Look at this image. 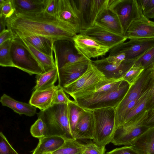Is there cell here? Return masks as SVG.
<instances>
[{"instance_id":"cell-1","label":"cell","mask_w":154,"mask_h":154,"mask_svg":"<svg viewBox=\"0 0 154 154\" xmlns=\"http://www.w3.org/2000/svg\"><path fill=\"white\" fill-rule=\"evenodd\" d=\"M7 29L14 36L24 37L38 35L59 40H73L77 33L68 23L49 15L44 10L24 13L15 12L5 18ZM73 41V40H72Z\"/></svg>"},{"instance_id":"cell-2","label":"cell","mask_w":154,"mask_h":154,"mask_svg":"<svg viewBox=\"0 0 154 154\" xmlns=\"http://www.w3.org/2000/svg\"><path fill=\"white\" fill-rule=\"evenodd\" d=\"M38 118L45 122L47 136H57L64 139L73 138L68 115L67 104H54L38 113Z\"/></svg>"},{"instance_id":"cell-3","label":"cell","mask_w":154,"mask_h":154,"mask_svg":"<svg viewBox=\"0 0 154 154\" xmlns=\"http://www.w3.org/2000/svg\"><path fill=\"white\" fill-rule=\"evenodd\" d=\"M94 122L93 141L101 146L111 142L116 131V111L112 107L91 110Z\"/></svg>"},{"instance_id":"cell-4","label":"cell","mask_w":154,"mask_h":154,"mask_svg":"<svg viewBox=\"0 0 154 154\" xmlns=\"http://www.w3.org/2000/svg\"><path fill=\"white\" fill-rule=\"evenodd\" d=\"M149 111L146 110L116 130L111 143L115 146H132L149 128L144 123Z\"/></svg>"},{"instance_id":"cell-5","label":"cell","mask_w":154,"mask_h":154,"mask_svg":"<svg viewBox=\"0 0 154 154\" xmlns=\"http://www.w3.org/2000/svg\"><path fill=\"white\" fill-rule=\"evenodd\" d=\"M10 53L15 67L30 75H39L45 72L39 63L17 36H14L11 39Z\"/></svg>"},{"instance_id":"cell-6","label":"cell","mask_w":154,"mask_h":154,"mask_svg":"<svg viewBox=\"0 0 154 154\" xmlns=\"http://www.w3.org/2000/svg\"><path fill=\"white\" fill-rule=\"evenodd\" d=\"M131 85L122 80L109 92L95 99L88 100L75 101L80 106L86 110L112 107L115 108L123 99Z\"/></svg>"},{"instance_id":"cell-7","label":"cell","mask_w":154,"mask_h":154,"mask_svg":"<svg viewBox=\"0 0 154 154\" xmlns=\"http://www.w3.org/2000/svg\"><path fill=\"white\" fill-rule=\"evenodd\" d=\"M108 8L118 17L124 35L131 24L143 15L136 0H109Z\"/></svg>"},{"instance_id":"cell-8","label":"cell","mask_w":154,"mask_h":154,"mask_svg":"<svg viewBox=\"0 0 154 154\" xmlns=\"http://www.w3.org/2000/svg\"><path fill=\"white\" fill-rule=\"evenodd\" d=\"M153 46L154 38L131 39L110 49L109 56L124 53L126 60L135 61Z\"/></svg>"},{"instance_id":"cell-9","label":"cell","mask_w":154,"mask_h":154,"mask_svg":"<svg viewBox=\"0 0 154 154\" xmlns=\"http://www.w3.org/2000/svg\"><path fill=\"white\" fill-rule=\"evenodd\" d=\"M105 79L103 73L91 60L86 72L74 82L62 88L66 93L70 95L85 91Z\"/></svg>"},{"instance_id":"cell-10","label":"cell","mask_w":154,"mask_h":154,"mask_svg":"<svg viewBox=\"0 0 154 154\" xmlns=\"http://www.w3.org/2000/svg\"><path fill=\"white\" fill-rule=\"evenodd\" d=\"M72 40L79 54L89 60L105 56L110 50L107 46L83 34H77Z\"/></svg>"},{"instance_id":"cell-11","label":"cell","mask_w":154,"mask_h":154,"mask_svg":"<svg viewBox=\"0 0 154 154\" xmlns=\"http://www.w3.org/2000/svg\"><path fill=\"white\" fill-rule=\"evenodd\" d=\"M53 50L58 69L84 57L79 54L74 42L71 40H59L55 41L54 44Z\"/></svg>"},{"instance_id":"cell-12","label":"cell","mask_w":154,"mask_h":154,"mask_svg":"<svg viewBox=\"0 0 154 154\" xmlns=\"http://www.w3.org/2000/svg\"><path fill=\"white\" fill-rule=\"evenodd\" d=\"M90 60L84 57L58 69L59 87L62 88L69 85L83 75L87 70Z\"/></svg>"},{"instance_id":"cell-13","label":"cell","mask_w":154,"mask_h":154,"mask_svg":"<svg viewBox=\"0 0 154 154\" xmlns=\"http://www.w3.org/2000/svg\"><path fill=\"white\" fill-rule=\"evenodd\" d=\"M154 73L153 69L144 70L138 79L131 85L123 99L115 108L116 115L129 103L138 98L149 87Z\"/></svg>"},{"instance_id":"cell-14","label":"cell","mask_w":154,"mask_h":154,"mask_svg":"<svg viewBox=\"0 0 154 154\" xmlns=\"http://www.w3.org/2000/svg\"><path fill=\"white\" fill-rule=\"evenodd\" d=\"M79 33L93 38L108 47L110 50L127 39L125 36L112 32L96 23L85 29L80 31Z\"/></svg>"},{"instance_id":"cell-15","label":"cell","mask_w":154,"mask_h":154,"mask_svg":"<svg viewBox=\"0 0 154 154\" xmlns=\"http://www.w3.org/2000/svg\"><path fill=\"white\" fill-rule=\"evenodd\" d=\"M91 61L106 78L115 79H122L125 74L135 62L125 60L119 65H116L108 62L106 58Z\"/></svg>"},{"instance_id":"cell-16","label":"cell","mask_w":154,"mask_h":154,"mask_svg":"<svg viewBox=\"0 0 154 154\" xmlns=\"http://www.w3.org/2000/svg\"><path fill=\"white\" fill-rule=\"evenodd\" d=\"M55 16L70 24L79 33L78 12L75 0H57Z\"/></svg>"},{"instance_id":"cell-17","label":"cell","mask_w":154,"mask_h":154,"mask_svg":"<svg viewBox=\"0 0 154 154\" xmlns=\"http://www.w3.org/2000/svg\"><path fill=\"white\" fill-rule=\"evenodd\" d=\"M125 36L130 39L154 38V22L143 15L131 24Z\"/></svg>"},{"instance_id":"cell-18","label":"cell","mask_w":154,"mask_h":154,"mask_svg":"<svg viewBox=\"0 0 154 154\" xmlns=\"http://www.w3.org/2000/svg\"><path fill=\"white\" fill-rule=\"evenodd\" d=\"M94 128L91 110L85 109L80 115L73 132V138L78 140H92Z\"/></svg>"},{"instance_id":"cell-19","label":"cell","mask_w":154,"mask_h":154,"mask_svg":"<svg viewBox=\"0 0 154 154\" xmlns=\"http://www.w3.org/2000/svg\"><path fill=\"white\" fill-rule=\"evenodd\" d=\"M60 87L57 85L42 90H34L32 93L29 103L44 111L53 105L57 91Z\"/></svg>"},{"instance_id":"cell-20","label":"cell","mask_w":154,"mask_h":154,"mask_svg":"<svg viewBox=\"0 0 154 154\" xmlns=\"http://www.w3.org/2000/svg\"><path fill=\"white\" fill-rule=\"evenodd\" d=\"M95 23L115 33L125 36L118 17L108 8L99 14Z\"/></svg>"},{"instance_id":"cell-21","label":"cell","mask_w":154,"mask_h":154,"mask_svg":"<svg viewBox=\"0 0 154 154\" xmlns=\"http://www.w3.org/2000/svg\"><path fill=\"white\" fill-rule=\"evenodd\" d=\"M0 101L2 106L11 108L20 115L32 116L36 113L35 107L29 103L17 101L5 94L1 97Z\"/></svg>"},{"instance_id":"cell-22","label":"cell","mask_w":154,"mask_h":154,"mask_svg":"<svg viewBox=\"0 0 154 154\" xmlns=\"http://www.w3.org/2000/svg\"><path fill=\"white\" fill-rule=\"evenodd\" d=\"M39 141L32 154H45L51 153L63 144L64 139L57 136H46L39 139Z\"/></svg>"},{"instance_id":"cell-23","label":"cell","mask_w":154,"mask_h":154,"mask_svg":"<svg viewBox=\"0 0 154 154\" xmlns=\"http://www.w3.org/2000/svg\"><path fill=\"white\" fill-rule=\"evenodd\" d=\"M132 146L140 154H154V127L145 132Z\"/></svg>"},{"instance_id":"cell-24","label":"cell","mask_w":154,"mask_h":154,"mask_svg":"<svg viewBox=\"0 0 154 154\" xmlns=\"http://www.w3.org/2000/svg\"><path fill=\"white\" fill-rule=\"evenodd\" d=\"M18 37L20 38L22 44L32 54L40 65L45 72L57 67L53 56H48L42 53L23 38Z\"/></svg>"},{"instance_id":"cell-25","label":"cell","mask_w":154,"mask_h":154,"mask_svg":"<svg viewBox=\"0 0 154 154\" xmlns=\"http://www.w3.org/2000/svg\"><path fill=\"white\" fill-rule=\"evenodd\" d=\"M20 38L29 43L42 53L48 56H53V45L56 41L54 39L38 35Z\"/></svg>"},{"instance_id":"cell-26","label":"cell","mask_w":154,"mask_h":154,"mask_svg":"<svg viewBox=\"0 0 154 154\" xmlns=\"http://www.w3.org/2000/svg\"><path fill=\"white\" fill-rule=\"evenodd\" d=\"M46 0H12L15 12L24 13L44 10Z\"/></svg>"},{"instance_id":"cell-27","label":"cell","mask_w":154,"mask_h":154,"mask_svg":"<svg viewBox=\"0 0 154 154\" xmlns=\"http://www.w3.org/2000/svg\"><path fill=\"white\" fill-rule=\"evenodd\" d=\"M75 1L78 12L80 31L81 30L85 29L91 27L90 15L91 0Z\"/></svg>"},{"instance_id":"cell-28","label":"cell","mask_w":154,"mask_h":154,"mask_svg":"<svg viewBox=\"0 0 154 154\" xmlns=\"http://www.w3.org/2000/svg\"><path fill=\"white\" fill-rule=\"evenodd\" d=\"M36 84L34 90L45 89L54 85L58 79L57 67L39 75H36Z\"/></svg>"},{"instance_id":"cell-29","label":"cell","mask_w":154,"mask_h":154,"mask_svg":"<svg viewBox=\"0 0 154 154\" xmlns=\"http://www.w3.org/2000/svg\"><path fill=\"white\" fill-rule=\"evenodd\" d=\"M151 85V83L149 87L141 94L137 103L124 118L119 127L127 123L134 117L147 110L146 109V104Z\"/></svg>"},{"instance_id":"cell-30","label":"cell","mask_w":154,"mask_h":154,"mask_svg":"<svg viewBox=\"0 0 154 154\" xmlns=\"http://www.w3.org/2000/svg\"><path fill=\"white\" fill-rule=\"evenodd\" d=\"M63 144L58 149L51 153L57 154H81L84 143L74 138L64 139Z\"/></svg>"},{"instance_id":"cell-31","label":"cell","mask_w":154,"mask_h":154,"mask_svg":"<svg viewBox=\"0 0 154 154\" xmlns=\"http://www.w3.org/2000/svg\"><path fill=\"white\" fill-rule=\"evenodd\" d=\"M67 106L69 122L73 134L79 118L85 109L79 106L74 100H71Z\"/></svg>"},{"instance_id":"cell-32","label":"cell","mask_w":154,"mask_h":154,"mask_svg":"<svg viewBox=\"0 0 154 154\" xmlns=\"http://www.w3.org/2000/svg\"><path fill=\"white\" fill-rule=\"evenodd\" d=\"M109 0H91L90 23L91 27L93 26L97 17L104 10L108 8Z\"/></svg>"},{"instance_id":"cell-33","label":"cell","mask_w":154,"mask_h":154,"mask_svg":"<svg viewBox=\"0 0 154 154\" xmlns=\"http://www.w3.org/2000/svg\"><path fill=\"white\" fill-rule=\"evenodd\" d=\"M11 39L0 45V65L3 67H15L11 57L10 51Z\"/></svg>"},{"instance_id":"cell-34","label":"cell","mask_w":154,"mask_h":154,"mask_svg":"<svg viewBox=\"0 0 154 154\" xmlns=\"http://www.w3.org/2000/svg\"><path fill=\"white\" fill-rule=\"evenodd\" d=\"M144 70L140 64L134 63L125 74L122 79L131 85L138 79Z\"/></svg>"},{"instance_id":"cell-35","label":"cell","mask_w":154,"mask_h":154,"mask_svg":"<svg viewBox=\"0 0 154 154\" xmlns=\"http://www.w3.org/2000/svg\"><path fill=\"white\" fill-rule=\"evenodd\" d=\"M30 132L33 137L38 139L47 136V127L41 118H38L37 120L32 125Z\"/></svg>"},{"instance_id":"cell-36","label":"cell","mask_w":154,"mask_h":154,"mask_svg":"<svg viewBox=\"0 0 154 154\" xmlns=\"http://www.w3.org/2000/svg\"><path fill=\"white\" fill-rule=\"evenodd\" d=\"M135 63L140 64L144 70L154 69V46L150 48Z\"/></svg>"},{"instance_id":"cell-37","label":"cell","mask_w":154,"mask_h":154,"mask_svg":"<svg viewBox=\"0 0 154 154\" xmlns=\"http://www.w3.org/2000/svg\"><path fill=\"white\" fill-rule=\"evenodd\" d=\"M106 146H100L91 140L84 143L81 154H106Z\"/></svg>"},{"instance_id":"cell-38","label":"cell","mask_w":154,"mask_h":154,"mask_svg":"<svg viewBox=\"0 0 154 154\" xmlns=\"http://www.w3.org/2000/svg\"><path fill=\"white\" fill-rule=\"evenodd\" d=\"M15 11L12 0H0V17L3 16L6 19L9 18Z\"/></svg>"},{"instance_id":"cell-39","label":"cell","mask_w":154,"mask_h":154,"mask_svg":"<svg viewBox=\"0 0 154 154\" xmlns=\"http://www.w3.org/2000/svg\"><path fill=\"white\" fill-rule=\"evenodd\" d=\"M0 154H19L1 132L0 133Z\"/></svg>"},{"instance_id":"cell-40","label":"cell","mask_w":154,"mask_h":154,"mask_svg":"<svg viewBox=\"0 0 154 154\" xmlns=\"http://www.w3.org/2000/svg\"><path fill=\"white\" fill-rule=\"evenodd\" d=\"M70 100L69 96L66 94L63 89L60 88L56 91L53 105L54 104H67Z\"/></svg>"},{"instance_id":"cell-41","label":"cell","mask_w":154,"mask_h":154,"mask_svg":"<svg viewBox=\"0 0 154 154\" xmlns=\"http://www.w3.org/2000/svg\"><path fill=\"white\" fill-rule=\"evenodd\" d=\"M106 154H140L132 146H124L108 152Z\"/></svg>"},{"instance_id":"cell-42","label":"cell","mask_w":154,"mask_h":154,"mask_svg":"<svg viewBox=\"0 0 154 154\" xmlns=\"http://www.w3.org/2000/svg\"><path fill=\"white\" fill-rule=\"evenodd\" d=\"M146 109L148 111L154 109V73L151 79V85L148 94Z\"/></svg>"},{"instance_id":"cell-43","label":"cell","mask_w":154,"mask_h":154,"mask_svg":"<svg viewBox=\"0 0 154 154\" xmlns=\"http://www.w3.org/2000/svg\"><path fill=\"white\" fill-rule=\"evenodd\" d=\"M57 0H46L44 11L52 16H55Z\"/></svg>"},{"instance_id":"cell-44","label":"cell","mask_w":154,"mask_h":154,"mask_svg":"<svg viewBox=\"0 0 154 154\" xmlns=\"http://www.w3.org/2000/svg\"><path fill=\"white\" fill-rule=\"evenodd\" d=\"M125 54L122 53L114 56H109L106 59L108 62L112 64L119 65L125 60Z\"/></svg>"},{"instance_id":"cell-45","label":"cell","mask_w":154,"mask_h":154,"mask_svg":"<svg viewBox=\"0 0 154 154\" xmlns=\"http://www.w3.org/2000/svg\"><path fill=\"white\" fill-rule=\"evenodd\" d=\"M14 35L12 31L8 29H6L0 33V45L8 40L12 39Z\"/></svg>"},{"instance_id":"cell-46","label":"cell","mask_w":154,"mask_h":154,"mask_svg":"<svg viewBox=\"0 0 154 154\" xmlns=\"http://www.w3.org/2000/svg\"><path fill=\"white\" fill-rule=\"evenodd\" d=\"M144 123L149 128L154 127V109L149 111L148 116Z\"/></svg>"},{"instance_id":"cell-47","label":"cell","mask_w":154,"mask_h":154,"mask_svg":"<svg viewBox=\"0 0 154 154\" xmlns=\"http://www.w3.org/2000/svg\"><path fill=\"white\" fill-rule=\"evenodd\" d=\"M154 8V0H148L144 9L143 13H145Z\"/></svg>"},{"instance_id":"cell-48","label":"cell","mask_w":154,"mask_h":154,"mask_svg":"<svg viewBox=\"0 0 154 154\" xmlns=\"http://www.w3.org/2000/svg\"><path fill=\"white\" fill-rule=\"evenodd\" d=\"M6 26L5 18L3 16L0 17V33L6 29Z\"/></svg>"},{"instance_id":"cell-49","label":"cell","mask_w":154,"mask_h":154,"mask_svg":"<svg viewBox=\"0 0 154 154\" xmlns=\"http://www.w3.org/2000/svg\"><path fill=\"white\" fill-rule=\"evenodd\" d=\"M143 15L148 19H154V8L149 11L143 13Z\"/></svg>"},{"instance_id":"cell-50","label":"cell","mask_w":154,"mask_h":154,"mask_svg":"<svg viewBox=\"0 0 154 154\" xmlns=\"http://www.w3.org/2000/svg\"><path fill=\"white\" fill-rule=\"evenodd\" d=\"M54 154V153H46V154Z\"/></svg>"},{"instance_id":"cell-51","label":"cell","mask_w":154,"mask_h":154,"mask_svg":"<svg viewBox=\"0 0 154 154\" xmlns=\"http://www.w3.org/2000/svg\"></svg>"}]
</instances>
